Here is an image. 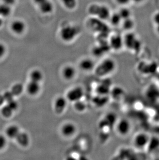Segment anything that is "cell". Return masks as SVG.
I'll return each instance as SVG.
<instances>
[{"label": "cell", "instance_id": "cell-1", "mask_svg": "<svg viewBox=\"0 0 159 160\" xmlns=\"http://www.w3.org/2000/svg\"><path fill=\"white\" fill-rule=\"evenodd\" d=\"M123 38L124 49L132 54H137L141 50L143 46L142 41L133 31L126 32Z\"/></svg>", "mask_w": 159, "mask_h": 160}, {"label": "cell", "instance_id": "cell-2", "mask_svg": "<svg viewBox=\"0 0 159 160\" xmlns=\"http://www.w3.org/2000/svg\"><path fill=\"white\" fill-rule=\"evenodd\" d=\"M117 63L114 59L107 58L102 61L95 68V74L98 77L107 78L117 70Z\"/></svg>", "mask_w": 159, "mask_h": 160}, {"label": "cell", "instance_id": "cell-3", "mask_svg": "<svg viewBox=\"0 0 159 160\" xmlns=\"http://www.w3.org/2000/svg\"><path fill=\"white\" fill-rule=\"evenodd\" d=\"M88 12L93 17H96L102 21H108L112 12L107 5L93 3L89 6Z\"/></svg>", "mask_w": 159, "mask_h": 160}, {"label": "cell", "instance_id": "cell-4", "mask_svg": "<svg viewBox=\"0 0 159 160\" xmlns=\"http://www.w3.org/2000/svg\"><path fill=\"white\" fill-rule=\"evenodd\" d=\"M150 137V135L146 132L139 131L135 133L131 140L132 148L137 152L146 151Z\"/></svg>", "mask_w": 159, "mask_h": 160}, {"label": "cell", "instance_id": "cell-5", "mask_svg": "<svg viewBox=\"0 0 159 160\" xmlns=\"http://www.w3.org/2000/svg\"><path fill=\"white\" fill-rule=\"evenodd\" d=\"M80 29L75 24L66 23L60 27L59 35L60 39L66 42H71L79 35Z\"/></svg>", "mask_w": 159, "mask_h": 160}, {"label": "cell", "instance_id": "cell-6", "mask_svg": "<svg viewBox=\"0 0 159 160\" xmlns=\"http://www.w3.org/2000/svg\"><path fill=\"white\" fill-rule=\"evenodd\" d=\"M114 128L119 136L126 138L132 132L133 127L130 120L126 118H122L117 119Z\"/></svg>", "mask_w": 159, "mask_h": 160}, {"label": "cell", "instance_id": "cell-7", "mask_svg": "<svg viewBox=\"0 0 159 160\" xmlns=\"http://www.w3.org/2000/svg\"><path fill=\"white\" fill-rule=\"evenodd\" d=\"M110 50L113 52H120L124 49L123 35L115 33L110 35L108 39Z\"/></svg>", "mask_w": 159, "mask_h": 160}, {"label": "cell", "instance_id": "cell-8", "mask_svg": "<svg viewBox=\"0 0 159 160\" xmlns=\"http://www.w3.org/2000/svg\"><path fill=\"white\" fill-rule=\"evenodd\" d=\"M11 32L15 35L20 36L25 33L26 30V24L22 19H16L12 21L9 25Z\"/></svg>", "mask_w": 159, "mask_h": 160}, {"label": "cell", "instance_id": "cell-9", "mask_svg": "<svg viewBox=\"0 0 159 160\" xmlns=\"http://www.w3.org/2000/svg\"><path fill=\"white\" fill-rule=\"evenodd\" d=\"M39 11L43 14H50L54 10L52 2L50 0H34Z\"/></svg>", "mask_w": 159, "mask_h": 160}, {"label": "cell", "instance_id": "cell-10", "mask_svg": "<svg viewBox=\"0 0 159 160\" xmlns=\"http://www.w3.org/2000/svg\"><path fill=\"white\" fill-rule=\"evenodd\" d=\"M84 95V92L82 88L79 87L71 89L68 92L66 98L69 101L75 102L81 100Z\"/></svg>", "mask_w": 159, "mask_h": 160}, {"label": "cell", "instance_id": "cell-11", "mask_svg": "<svg viewBox=\"0 0 159 160\" xmlns=\"http://www.w3.org/2000/svg\"><path fill=\"white\" fill-rule=\"evenodd\" d=\"M111 90V82L109 80L108 77L104 78V80L96 88V92L97 94L102 95H108L110 94Z\"/></svg>", "mask_w": 159, "mask_h": 160}, {"label": "cell", "instance_id": "cell-12", "mask_svg": "<svg viewBox=\"0 0 159 160\" xmlns=\"http://www.w3.org/2000/svg\"><path fill=\"white\" fill-rule=\"evenodd\" d=\"M159 151V138L157 136L150 137V141L146 151L150 154L156 153Z\"/></svg>", "mask_w": 159, "mask_h": 160}, {"label": "cell", "instance_id": "cell-13", "mask_svg": "<svg viewBox=\"0 0 159 160\" xmlns=\"http://www.w3.org/2000/svg\"><path fill=\"white\" fill-rule=\"evenodd\" d=\"M67 98L64 97H59L54 103V110L57 114H60L64 111L67 106Z\"/></svg>", "mask_w": 159, "mask_h": 160}, {"label": "cell", "instance_id": "cell-14", "mask_svg": "<svg viewBox=\"0 0 159 160\" xmlns=\"http://www.w3.org/2000/svg\"><path fill=\"white\" fill-rule=\"evenodd\" d=\"M120 27L125 32L133 31L135 27V20L132 17L123 20Z\"/></svg>", "mask_w": 159, "mask_h": 160}, {"label": "cell", "instance_id": "cell-15", "mask_svg": "<svg viewBox=\"0 0 159 160\" xmlns=\"http://www.w3.org/2000/svg\"><path fill=\"white\" fill-rule=\"evenodd\" d=\"M41 90V86L39 82L30 80L26 86V91L30 95L34 96L37 94Z\"/></svg>", "mask_w": 159, "mask_h": 160}, {"label": "cell", "instance_id": "cell-16", "mask_svg": "<svg viewBox=\"0 0 159 160\" xmlns=\"http://www.w3.org/2000/svg\"><path fill=\"white\" fill-rule=\"evenodd\" d=\"M15 139H16L17 142L23 147L28 146L30 142L29 135L23 132H20Z\"/></svg>", "mask_w": 159, "mask_h": 160}, {"label": "cell", "instance_id": "cell-17", "mask_svg": "<svg viewBox=\"0 0 159 160\" xmlns=\"http://www.w3.org/2000/svg\"><path fill=\"white\" fill-rule=\"evenodd\" d=\"M61 131L64 136L69 137L75 133L76 127L72 123H67L62 127Z\"/></svg>", "mask_w": 159, "mask_h": 160}, {"label": "cell", "instance_id": "cell-18", "mask_svg": "<svg viewBox=\"0 0 159 160\" xmlns=\"http://www.w3.org/2000/svg\"><path fill=\"white\" fill-rule=\"evenodd\" d=\"M125 94V90L119 87H116L111 88L110 92V94L112 98L115 100H120L123 98Z\"/></svg>", "mask_w": 159, "mask_h": 160}, {"label": "cell", "instance_id": "cell-19", "mask_svg": "<svg viewBox=\"0 0 159 160\" xmlns=\"http://www.w3.org/2000/svg\"><path fill=\"white\" fill-rule=\"evenodd\" d=\"M122 18L120 17V15H119L118 12H112L110 17L108 18V21L110 24L113 27H119L120 26L121 23L122 22Z\"/></svg>", "mask_w": 159, "mask_h": 160}, {"label": "cell", "instance_id": "cell-20", "mask_svg": "<svg viewBox=\"0 0 159 160\" xmlns=\"http://www.w3.org/2000/svg\"><path fill=\"white\" fill-rule=\"evenodd\" d=\"M81 69L85 71H89L93 70L95 67V63L93 61L90 59H85L82 60L80 63Z\"/></svg>", "mask_w": 159, "mask_h": 160}, {"label": "cell", "instance_id": "cell-21", "mask_svg": "<svg viewBox=\"0 0 159 160\" xmlns=\"http://www.w3.org/2000/svg\"><path fill=\"white\" fill-rule=\"evenodd\" d=\"M75 68L71 66H67L64 68L63 71V76L66 80H71L74 78L75 76Z\"/></svg>", "mask_w": 159, "mask_h": 160}, {"label": "cell", "instance_id": "cell-22", "mask_svg": "<svg viewBox=\"0 0 159 160\" xmlns=\"http://www.w3.org/2000/svg\"><path fill=\"white\" fill-rule=\"evenodd\" d=\"M108 101V95H102L98 94L93 99V103L97 107H103Z\"/></svg>", "mask_w": 159, "mask_h": 160}, {"label": "cell", "instance_id": "cell-23", "mask_svg": "<svg viewBox=\"0 0 159 160\" xmlns=\"http://www.w3.org/2000/svg\"><path fill=\"white\" fill-rule=\"evenodd\" d=\"M122 20L132 17V12L128 6H120L118 11H117Z\"/></svg>", "mask_w": 159, "mask_h": 160}, {"label": "cell", "instance_id": "cell-24", "mask_svg": "<svg viewBox=\"0 0 159 160\" xmlns=\"http://www.w3.org/2000/svg\"><path fill=\"white\" fill-rule=\"evenodd\" d=\"M60 3L68 11H74L78 6V0H60Z\"/></svg>", "mask_w": 159, "mask_h": 160}, {"label": "cell", "instance_id": "cell-25", "mask_svg": "<svg viewBox=\"0 0 159 160\" xmlns=\"http://www.w3.org/2000/svg\"><path fill=\"white\" fill-rule=\"evenodd\" d=\"M19 133V128L15 125L9 126L6 130V135L10 138H16Z\"/></svg>", "mask_w": 159, "mask_h": 160}, {"label": "cell", "instance_id": "cell-26", "mask_svg": "<svg viewBox=\"0 0 159 160\" xmlns=\"http://www.w3.org/2000/svg\"><path fill=\"white\" fill-rule=\"evenodd\" d=\"M12 13V6L0 3V18H6Z\"/></svg>", "mask_w": 159, "mask_h": 160}, {"label": "cell", "instance_id": "cell-27", "mask_svg": "<svg viewBox=\"0 0 159 160\" xmlns=\"http://www.w3.org/2000/svg\"><path fill=\"white\" fill-rule=\"evenodd\" d=\"M30 77L31 81L40 83L43 78V74L40 70H34L31 72Z\"/></svg>", "mask_w": 159, "mask_h": 160}, {"label": "cell", "instance_id": "cell-28", "mask_svg": "<svg viewBox=\"0 0 159 160\" xmlns=\"http://www.w3.org/2000/svg\"><path fill=\"white\" fill-rule=\"evenodd\" d=\"M24 90V87L22 84L17 83L12 86L11 88V92L14 94L15 97L21 95Z\"/></svg>", "mask_w": 159, "mask_h": 160}, {"label": "cell", "instance_id": "cell-29", "mask_svg": "<svg viewBox=\"0 0 159 160\" xmlns=\"http://www.w3.org/2000/svg\"><path fill=\"white\" fill-rule=\"evenodd\" d=\"M14 110L11 108L7 104L5 105L2 108L1 113L5 118H9L12 116Z\"/></svg>", "mask_w": 159, "mask_h": 160}, {"label": "cell", "instance_id": "cell-30", "mask_svg": "<svg viewBox=\"0 0 159 160\" xmlns=\"http://www.w3.org/2000/svg\"><path fill=\"white\" fill-rule=\"evenodd\" d=\"M74 107L75 110L78 111L79 112H83L85 110L86 108V105L85 103L84 102H83L82 100H80L78 101L74 102Z\"/></svg>", "mask_w": 159, "mask_h": 160}, {"label": "cell", "instance_id": "cell-31", "mask_svg": "<svg viewBox=\"0 0 159 160\" xmlns=\"http://www.w3.org/2000/svg\"><path fill=\"white\" fill-rule=\"evenodd\" d=\"M2 95H3V98L4 99L5 102L6 103L14 99V97H15L14 94L12 93V92H11V91H6Z\"/></svg>", "mask_w": 159, "mask_h": 160}, {"label": "cell", "instance_id": "cell-32", "mask_svg": "<svg viewBox=\"0 0 159 160\" xmlns=\"http://www.w3.org/2000/svg\"><path fill=\"white\" fill-rule=\"evenodd\" d=\"M115 3L118 6H128L131 3V0H114Z\"/></svg>", "mask_w": 159, "mask_h": 160}, {"label": "cell", "instance_id": "cell-33", "mask_svg": "<svg viewBox=\"0 0 159 160\" xmlns=\"http://www.w3.org/2000/svg\"><path fill=\"white\" fill-rule=\"evenodd\" d=\"M152 21L155 26L159 24V11H157L154 12L152 16Z\"/></svg>", "mask_w": 159, "mask_h": 160}, {"label": "cell", "instance_id": "cell-34", "mask_svg": "<svg viewBox=\"0 0 159 160\" xmlns=\"http://www.w3.org/2000/svg\"><path fill=\"white\" fill-rule=\"evenodd\" d=\"M7 104L11 107V108L12 109V110L14 111H15L17 109L18 107V102L15 101V100L13 99L11 101L7 102Z\"/></svg>", "mask_w": 159, "mask_h": 160}, {"label": "cell", "instance_id": "cell-35", "mask_svg": "<svg viewBox=\"0 0 159 160\" xmlns=\"http://www.w3.org/2000/svg\"><path fill=\"white\" fill-rule=\"evenodd\" d=\"M6 47L4 44L0 42V58L3 57L6 53Z\"/></svg>", "mask_w": 159, "mask_h": 160}, {"label": "cell", "instance_id": "cell-36", "mask_svg": "<svg viewBox=\"0 0 159 160\" xmlns=\"http://www.w3.org/2000/svg\"><path fill=\"white\" fill-rule=\"evenodd\" d=\"M6 143V138H5L4 136H3L2 135H0V150L3 149Z\"/></svg>", "mask_w": 159, "mask_h": 160}, {"label": "cell", "instance_id": "cell-37", "mask_svg": "<svg viewBox=\"0 0 159 160\" xmlns=\"http://www.w3.org/2000/svg\"><path fill=\"white\" fill-rule=\"evenodd\" d=\"M16 1V0H0V3H3L12 6L15 3Z\"/></svg>", "mask_w": 159, "mask_h": 160}, {"label": "cell", "instance_id": "cell-38", "mask_svg": "<svg viewBox=\"0 0 159 160\" xmlns=\"http://www.w3.org/2000/svg\"><path fill=\"white\" fill-rule=\"evenodd\" d=\"M146 0H131V3L137 5H140L145 2Z\"/></svg>", "mask_w": 159, "mask_h": 160}, {"label": "cell", "instance_id": "cell-39", "mask_svg": "<svg viewBox=\"0 0 159 160\" xmlns=\"http://www.w3.org/2000/svg\"><path fill=\"white\" fill-rule=\"evenodd\" d=\"M155 30L157 34L159 36V24L157 26H155Z\"/></svg>", "mask_w": 159, "mask_h": 160}, {"label": "cell", "instance_id": "cell-40", "mask_svg": "<svg viewBox=\"0 0 159 160\" xmlns=\"http://www.w3.org/2000/svg\"><path fill=\"white\" fill-rule=\"evenodd\" d=\"M4 102H5L4 99L3 98V95H0V106L3 104Z\"/></svg>", "mask_w": 159, "mask_h": 160}, {"label": "cell", "instance_id": "cell-41", "mask_svg": "<svg viewBox=\"0 0 159 160\" xmlns=\"http://www.w3.org/2000/svg\"><path fill=\"white\" fill-rule=\"evenodd\" d=\"M3 21L2 18H0V28L2 27V26H3Z\"/></svg>", "mask_w": 159, "mask_h": 160}]
</instances>
